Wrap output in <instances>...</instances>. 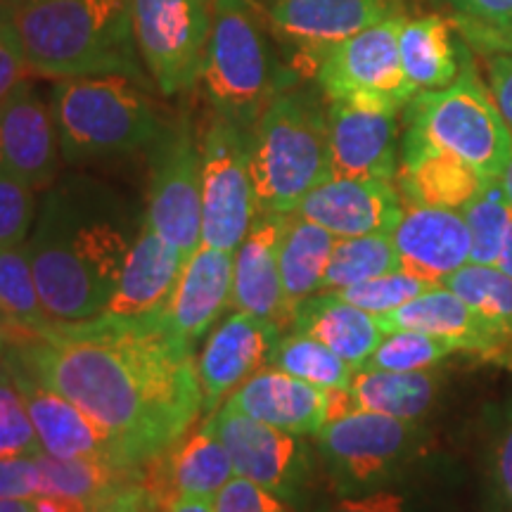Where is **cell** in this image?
Returning a JSON list of instances; mask_svg holds the SVG:
<instances>
[{
  "instance_id": "cell-46",
  "label": "cell",
  "mask_w": 512,
  "mask_h": 512,
  "mask_svg": "<svg viewBox=\"0 0 512 512\" xmlns=\"http://www.w3.org/2000/svg\"><path fill=\"white\" fill-rule=\"evenodd\" d=\"M36 456L0 458V501H34L41 496V467Z\"/></svg>"
},
{
  "instance_id": "cell-22",
  "label": "cell",
  "mask_w": 512,
  "mask_h": 512,
  "mask_svg": "<svg viewBox=\"0 0 512 512\" xmlns=\"http://www.w3.org/2000/svg\"><path fill=\"white\" fill-rule=\"evenodd\" d=\"M403 271L441 285L470 261V230L460 209L411 207L403 209L392 230Z\"/></svg>"
},
{
  "instance_id": "cell-27",
  "label": "cell",
  "mask_w": 512,
  "mask_h": 512,
  "mask_svg": "<svg viewBox=\"0 0 512 512\" xmlns=\"http://www.w3.org/2000/svg\"><path fill=\"white\" fill-rule=\"evenodd\" d=\"M401 200L406 207L463 209L482 190L486 178L475 166L451 152L403 138L401 169L396 174Z\"/></svg>"
},
{
  "instance_id": "cell-49",
  "label": "cell",
  "mask_w": 512,
  "mask_h": 512,
  "mask_svg": "<svg viewBox=\"0 0 512 512\" xmlns=\"http://www.w3.org/2000/svg\"><path fill=\"white\" fill-rule=\"evenodd\" d=\"M17 332H19L17 325L12 323V320L5 316L3 311H0V363H3L5 358H8L12 344H15Z\"/></svg>"
},
{
  "instance_id": "cell-51",
  "label": "cell",
  "mask_w": 512,
  "mask_h": 512,
  "mask_svg": "<svg viewBox=\"0 0 512 512\" xmlns=\"http://www.w3.org/2000/svg\"><path fill=\"white\" fill-rule=\"evenodd\" d=\"M169 512H214V508H211V501H202V498H178Z\"/></svg>"
},
{
  "instance_id": "cell-23",
  "label": "cell",
  "mask_w": 512,
  "mask_h": 512,
  "mask_svg": "<svg viewBox=\"0 0 512 512\" xmlns=\"http://www.w3.org/2000/svg\"><path fill=\"white\" fill-rule=\"evenodd\" d=\"M223 408L297 437H316L328 425V389L283 370L261 368L228 396Z\"/></svg>"
},
{
  "instance_id": "cell-34",
  "label": "cell",
  "mask_w": 512,
  "mask_h": 512,
  "mask_svg": "<svg viewBox=\"0 0 512 512\" xmlns=\"http://www.w3.org/2000/svg\"><path fill=\"white\" fill-rule=\"evenodd\" d=\"M399 264L392 233H373L361 238H337L320 292H339L363 280L392 273Z\"/></svg>"
},
{
  "instance_id": "cell-17",
  "label": "cell",
  "mask_w": 512,
  "mask_h": 512,
  "mask_svg": "<svg viewBox=\"0 0 512 512\" xmlns=\"http://www.w3.org/2000/svg\"><path fill=\"white\" fill-rule=\"evenodd\" d=\"M278 339L280 330L252 313L233 311V316L216 325L197 358L204 420L219 411L223 396L235 392L242 382L266 366Z\"/></svg>"
},
{
  "instance_id": "cell-3",
  "label": "cell",
  "mask_w": 512,
  "mask_h": 512,
  "mask_svg": "<svg viewBox=\"0 0 512 512\" xmlns=\"http://www.w3.org/2000/svg\"><path fill=\"white\" fill-rule=\"evenodd\" d=\"M29 72L50 79L128 76L145 83L133 36V0H5Z\"/></svg>"
},
{
  "instance_id": "cell-39",
  "label": "cell",
  "mask_w": 512,
  "mask_h": 512,
  "mask_svg": "<svg viewBox=\"0 0 512 512\" xmlns=\"http://www.w3.org/2000/svg\"><path fill=\"white\" fill-rule=\"evenodd\" d=\"M432 287L439 285H432L427 283V280L418 278V275L403 271V268H396L392 273L377 275V278L363 280V283L351 285L347 290L330 294H337L339 299L358 306V309L373 313V316H384V313L401 309L403 304H408L411 299L432 290Z\"/></svg>"
},
{
  "instance_id": "cell-15",
  "label": "cell",
  "mask_w": 512,
  "mask_h": 512,
  "mask_svg": "<svg viewBox=\"0 0 512 512\" xmlns=\"http://www.w3.org/2000/svg\"><path fill=\"white\" fill-rule=\"evenodd\" d=\"M396 110L354 100H330V169L335 178H382L399 174Z\"/></svg>"
},
{
  "instance_id": "cell-37",
  "label": "cell",
  "mask_w": 512,
  "mask_h": 512,
  "mask_svg": "<svg viewBox=\"0 0 512 512\" xmlns=\"http://www.w3.org/2000/svg\"><path fill=\"white\" fill-rule=\"evenodd\" d=\"M0 309L17 328L29 332H36L53 320L43 309L24 245L0 249Z\"/></svg>"
},
{
  "instance_id": "cell-32",
  "label": "cell",
  "mask_w": 512,
  "mask_h": 512,
  "mask_svg": "<svg viewBox=\"0 0 512 512\" xmlns=\"http://www.w3.org/2000/svg\"><path fill=\"white\" fill-rule=\"evenodd\" d=\"M399 48L403 72L418 91H437L458 79V55L446 19L427 15L403 22Z\"/></svg>"
},
{
  "instance_id": "cell-47",
  "label": "cell",
  "mask_w": 512,
  "mask_h": 512,
  "mask_svg": "<svg viewBox=\"0 0 512 512\" xmlns=\"http://www.w3.org/2000/svg\"><path fill=\"white\" fill-rule=\"evenodd\" d=\"M29 74V64L19 46V38L0 12V102L8 98Z\"/></svg>"
},
{
  "instance_id": "cell-8",
  "label": "cell",
  "mask_w": 512,
  "mask_h": 512,
  "mask_svg": "<svg viewBox=\"0 0 512 512\" xmlns=\"http://www.w3.org/2000/svg\"><path fill=\"white\" fill-rule=\"evenodd\" d=\"M316 441L337 496H363L406 484L425 456V432L415 422L358 408L328 422Z\"/></svg>"
},
{
  "instance_id": "cell-18",
  "label": "cell",
  "mask_w": 512,
  "mask_h": 512,
  "mask_svg": "<svg viewBox=\"0 0 512 512\" xmlns=\"http://www.w3.org/2000/svg\"><path fill=\"white\" fill-rule=\"evenodd\" d=\"M0 164L34 190H46L60 166V133L48 107L24 79L0 102Z\"/></svg>"
},
{
  "instance_id": "cell-25",
  "label": "cell",
  "mask_w": 512,
  "mask_h": 512,
  "mask_svg": "<svg viewBox=\"0 0 512 512\" xmlns=\"http://www.w3.org/2000/svg\"><path fill=\"white\" fill-rule=\"evenodd\" d=\"M377 323L384 335L396 330L425 332V335L446 339L458 351L475 354L482 361H491L496 366L501 363V344L494 330L444 285L432 287L403 304L401 309L377 316Z\"/></svg>"
},
{
  "instance_id": "cell-9",
  "label": "cell",
  "mask_w": 512,
  "mask_h": 512,
  "mask_svg": "<svg viewBox=\"0 0 512 512\" xmlns=\"http://www.w3.org/2000/svg\"><path fill=\"white\" fill-rule=\"evenodd\" d=\"M403 22V17L389 15L325 50L316 67L325 98L354 100L396 112L406 107L418 88L403 72L399 48Z\"/></svg>"
},
{
  "instance_id": "cell-7",
  "label": "cell",
  "mask_w": 512,
  "mask_h": 512,
  "mask_svg": "<svg viewBox=\"0 0 512 512\" xmlns=\"http://www.w3.org/2000/svg\"><path fill=\"white\" fill-rule=\"evenodd\" d=\"M403 138L451 152L475 166L484 178H501L512 159L510 128L467 55L451 86L415 93L408 102Z\"/></svg>"
},
{
  "instance_id": "cell-41",
  "label": "cell",
  "mask_w": 512,
  "mask_h": 512,
  "mask_svg": "<svg viewBox=\"0 0 512 512\" xmlns=\"http://www.w3.org/2000/svg\"><path fill=\"white\" fill-rule=\"evenodd\" d=\"M41 451V441H38L27 403L8 368L0 363V458L36 456Z\"/></svg>"
},
{
  "instance_id": "cell-29",
  "label": "cell",
  "mask_w": 512,
  "mask_h": 512,
  "mask_svg": "<svg viewBox=\"0 0 512 512\" xmlns=\"http://www.w3.org/2000/svg\"><path fill=\"white\" fill-rule=\"evenodd\" d=\"M41 467V496L67 498L100 512L121 489L143 477V465H124L112 460L74 458L62 460L38 453Z\"/></svg>"
},
{
  "instance_id": "cell-6",
  "label": "cell",
  "mask_w": 512,
  "mask_h": 512,
  "mask_svg": "<svg viewBox=\"0 0 512 512\" xmlns=\"http://www.w3.org/2000/svg\"><path fill=\"white\" fill-rule=\"evenodd\" d=\"M202 83L216 114L249 131L285 79L252 0H214Z\"/></svg>"
},
{
  "instance_id": "cell-35",
  "label": "cell",
  "mask_w": 512,
  "mask_h": 512,
  "mask_svg": "<svg viewBox=\"0 0 512 512\" xmlns=\"http://www.w3.org/2000/svg\"><path fill=\"white\" fill-rule=\"evenodd\" d=\"M266 366L316 384L320 389H347L356 373L335 351L302 332L280 337L268 354Z\"/></svg>"
},
{
  "instance_id": "cell-52",
  "label": "cell",
  "mask_w": 512,
  "mask_h": 512,
  "mask_svg": "<svg viewBox=\"0 0 512 512\" xmlns=\"http://www.w3.org/2000/svg\"><path fill=\"white\" fill-rule=\"evenodd\" d=\"M0 512H38L34 501H17V498H5L0 501Z\"/></svg>"
},
{
  "instance_id": "cell-2",
  "label": "cell",
  "mask_w": 512,
  "mask_h": 512,
  "mask_svg": "<svg viewBox=\"0 0 512 512\" xmlns=\"http://www.w3.org/2000/svg\"><path fill=\"white\" fill-rule=\"evenodd\" d=\"M136 235L112 214L55 195L27 252L43 309L53 320H83L105 311Z\"/></svg>"
},
{
  "instance_id": "cell-24",
  "label": "cell",
  "mask_w": 512,
  "mask_h": 512,
  "mask_svg": "<svg viewBox=\"0 0 512 512\" xmlns=\"http://www.w3.org/2000/svg\"><path fill=\"white\" fill-rule=\"evenodd\" d=\"M233 264L235 252L200 245L178 275L164 318L169 328L192 347L214 328L221 313L230 309Z\"/></svg>"
},
{
  "instance_id": "cell-33",
  "label": "cell",
  "mask_w": 512,
  "mask_h": 512,
  "mask_svg": "<svg viewBox=\"0 0 512 512\" xmlns=\"http://www.w3.org/2000/svg\"><path fill=\"white\" fill-rule=\"evenodd\" d=\"M458 294L494 330L501 344V363L512 368V278L496 266L465 264L441 283Z\"/></svg>"
},
{
  "instance_id": "cell-21",
  "label": "cell",
  "mask_w": 512,
  "mask_h": 512,
  "mask_svg": "<svg viewBox=\"0 0 512 512\" xmlns=\"http://www.w3.org/2000/svg\"><path fill=\"white\" fill-rule=\"evenodd\" d=\"M396 15L392 0H273L268 22L304 55L323 53L337 43Z\"/></svg>"
},
{
  "instance_id": "cell-4",
  "label": "cell",
  "mask_w": 512,
  "mask_h": 512,
  "mask_svg": "<svg viewBox=\"0 0 512 512\" xmlns=\"http://www.w3.org/2000/svg\"><path fill=\"white\" fill-rule=\"evenodd\" d=\"M249 171L259 211L292 214L332 178L328 110L306 93H280L249 128Z\"/></svg>"
},
{
  "instance_id": "cell-50",
  "label": "cell",
  "mask_w": 512,
  "mask_h": 512,
  "mask_svg": "<svg viewBox=\"0 0 512 512\" xmlns=\"http://www.w3.org/2000/svg\"><path fill=\"white\" fill-rule=\"evenodd\" d=\"M496 268L512 278V219H510L508 230H505V240H503L501 254H498Z\"/></svg>"
},
{
  "instance_id": "cell-45",
  "label": "cell",
  "mask_w": 512,
  "mask_h": 512,
  "mask_svg": "<svg viewBox=\"0 0 512 512\" xmlns=\"http://www.w3.org/2000/svg\"><path fill=\"white\" fill-rule=\"evenodd\" d=\"M214 512H292L290 503L252 479L235 475L211 501Z\"/></svg>"
},
{
  "instance_id": "cell-20",
  "label": "cell",
  "mask_w": 512,
  "mask_h": 512,
  "mask_svg": "<svg viewBox=\"0 0 512 512\" xmlns=\"http://www.w3.org/2000/svg\"><path fill=\"white\" fill-rule=\"evenodd\" d=\"M143 477L159 501L171 508L178 498L214 501L235 477V467L209 420H204V425L190 430L178 444L143 463Z\"/></svg>"
},
{
  "instance_id": "cell-16",
  "label": "cell",
  "mask_w": 512,
  "mask_h": 512,
  "mask_svg": "<svg viewBox=\"0 0 512 512\" xmlns=\"http://www.w3.org/2000/svg\"><path fill=\"white\" fill-rule=\"evenodd\" d=\"M406 204L399 188L382 178H328L299 202L294 214L318 223L335 238L392 233Z\"/></svg>"
},
{
  "instance_id": "cell-36",
  "label": "cell",
  "mask_w": 512,
  "mask_h": 512,
  "mask_svg": "<svg viewBox=\"0 0 512 512\" xmlns=\"http://www.w3.org/2000/svg\"><path fill=\"white\" fill-rule=\"evenodd\" d=\"M460 211L470 230V261L479 266H496L512 219V202L501 178H486L482 190Z\"/></svg>"
},
{
  "instance_id": "cell-26",
  "label": "cell",
  "mask_w": 512,
  "mask_h": 512,
  "mask_svg": "<svg viewBox=\"0 0 512 512\" xmlns=\"http://www.w3.org/2000/svg\"><path fill=\"white\" fill-rule=\"evenodd\" d=\"M185 259L147 223L140 226L121 268L117 290L105 311L119 318H143L166 309Z\"/></svg>"
},
{
  "instance_id": "cell-28",
  "label": "cell",
  "mask_w": 512,
  "mask_h": 512,
  "mask_svg": "<svg viewBox=\"0 0 512 512\" xmlns=\"http://www.w3.org/2000/svg\"><path fill=\"white\" fill-rule=\"evenodd\" d=\"M292 328L294 332L323 342L354 370L366 366L384 337L377 316L330 292H320L306 299L294 313Z\"/></svg>"
},
{
  "instance_id": "cell-30",
  "label": "cell",
  "mask_w": 512,
  "mask_h": 512,
  "mask_svg": "<svg viewBox=\"0 0 512 512\" xmlns=\"http://www.w3.org/2000/svg\"><path fill=\"white\" fill-rule=\"evenodd\" d=\"M441 389V377L434 370L392 373V370H356L349 382V394L358 411L389 415L418 422L432 411Z\"/></svg>"
},
{
  "instance_id": "cell-38",
  "label": "cell",
  "mask_w": 512,
  "mask_h": 512,
  "mask_svg": "<svg viewBox=\"0 0 512 512\" xmlns=\"http://www.w3.org/2000/svg\"><path fill=\"white\" fill-rule=\"evenodd\" d=\"M456 347L441 337L425 332L396 330L382 337L380 347L373 351L366 366L370 370H392V373H415L439 366L446 356L456 354ZM361 370V368H358Z\"/></svg>"
},
{
  "instance_id": "cell-14",
  "label": "cell",
  "mask_w": 512,
  "mask_h": 512,
  "mask_svg": "<svg viewBox=\"0 0 512 512\" xmlns=\"http://www.w3.org/2000/svg\"><path fill=\"white\" fill-rule=\"evenodd\" d=\"M3 366L8 368L19 394L27 403L43 453L62 460L91 458L131 465L121 453L117 439L105 427H100L91 415L83 413L74 401L38 382L12 358H5Z\"/></svg>"
},
{
  "instance_id": "cell-42",
  "label": "cell",
  "mask_w": 512,
  "mask_h": 512,
  "mask_svg": "<svg viewBox=\"0 0 512 512\" xmlns=\"http://www.w3.org/2000/svg\"><path fill=\"white\" fill-rule=\"evenodd\" d=\"M318 512H456L451 503L399 484L363 496H337Z\"/></svg>"
},
{
  "instance_id": "cell-44",
  "label": "cell",
  "mask_w": 512,
  "mask_h": 512,
  "mask_svg": "<svg viewBox=\"0 0 512 512\" xmlns=\"http://www.w3.org/2000/svg\"><path fill=\"white\" fill-rule=\"evenodd\" d=\"M34 188L0 164V249L24 245L34 221Z\"/></svg>"
},
{
  "instance_id": "cell-54",
  "label": "cell",
  "mask_w": 512,
  "mask_h": 512,
  "mask_svg": "<svg viewBox=\"0 0 512 512\" xmlns=\"http://www.w3.org/2000/svg\"><path fill=\"white\" fill-rule=\"evenodd\" d=\"M0 311H3V309H0Z\"/></svg>"
},
{
  "instance_id": "cell-10",
  "label": "cell",
  "mask_w": 512,
  "mask_h": 512,
  "mask_svg": "<svg viewBox=\"0 0 512 512\" xmlns=\"http://www.w3.org/2000/svg\"><path fill=\"white\" fill-rule=\"evenodd\" d=\"M202 145V245L235 252L259 214L249 171V131L216 114Z\"/></svg>"
},
{
  "instance_id": "cell-19",
  "label": "cell",
  "mask_w": 512,
  "mask_h": 512,
  "mask_svg": "<svg viewBox=\"0 0 512 512\" xmlns=\"http://www.w3.org/2000/svg\"><path fill=\"white\" fill-rule=\"evenodd\" d=\"M290 214L259 211L247 238L235 249L230 309L268 320L278 330L292 325L280 278V240Z\"/></svg>"
},
{
  "instance_id": "cell-53",
  "label": "cell",
  "mask_w": 512,
  "mask_h": 512,
  "mask_svg": "<svg viewBox=\"0 0 512 512\" xmlns=\"http://www.w3.org/2000/svg\"><path fill=\"white\" fill-rule=\"evenodd\" d=\"M501 181H503V188H505V192H508V197L512 202V159L508 162V166H505V171L501 174Z\"/></svg>"
},
{
  "instance_id": "cell-11",
  "label": "cell",
  "mask_w": 512,
  "mask_h": 512,
  "mask_svg": "<svg viewBox=\"0 0 512 512\" xmlns=\"http://www.w3.org/2000/svg\"><path fill=\"white\" fill-rule=\"evenodd\" d=\"M145 223L185 261L202 245V145L188 119L155 140Z\"/></svg>"
},
{
  "instance_id": "cell-48",
  "label": "cell",
  "mask_w": 512,
  "mask_h": 512,
  "mask_svg": "<svg viewBox=\"0 0 512 512\" xmlns=\"http://www.w3.org/2000/svg\"><path fill=\"white\" fill-rule=\"evenodd\" d=\"M489 76H491V93H494V102L498 112L503 114L505 124H508L512 133V55H496L489 62Z\"/></svg>"
},
{
  "instance_id": "cell-1",
  "label": "cell",
  "mask_w": 512,
  "mask_h": 512,
  "mask_svg": "<svg viewBox=\"0 0 512 512\" xmlns=\"http://www.w3.org/2000/svg\"><path fill=\"white\" fill-rule=\"evenodd\" d=\"M8 358L105 427L131 465L157 458L202 418L195 351L164 311L50 320L19 332Z\"/></svg>"
},
{
  "instance_id": "cell-12",
  "label": "cell",
  "mask_w": 512,
  "mask_h": 512,
  "mask_svg": "<svg viewBox=\"0 0 512 512\" xmlns=\"http://www.w3.org/2000/svg\"><path fill=\"white\" fill-rule=\"evenodd\" d=\"M209 34L207 0H133V36L140 60L164 95L197 86Z\"/></svg>"
},
{
  "instance_id": "cell-43",
  "label": "cell",
  "mask_w": 512,
  "mask_h": 512,
  "mask_svg": "<svg viewBox=\"0 0 512 512\" xmlns=\"http://www.w3.org/2000/svg\"><path fill=\"white\" fill-rule=\"evenodd\" d=\"M470 41L491 50H512V0H453Z\"/></svg>"
},
{
  "instance_id": "cell-40",
  "label": "cell",
  "mask_w": 512,
  "mask_h": 512,
  "mask_svg": "<svg viewBox=\"0 0 512 512\" xmlns=\"http://www.w3.org/2000/svg\"><path fill=\"white\" fill-rule=\"evenodd\" d=\"M482 512H512V401L486 446Z\"/></svg>"
},
{
  "instance_id": "cell-31",
  "label": "cell",
  "mask_w": 512,
  "mask_h": 512,
  "mask_svg": "<svg viewBox=\"0 0 512 512\" xmlns=\"http://www.w3.org/2000/svg\"><path fill=\"white\" fill-rule=\"evenodd\" d=\"M337 238L306 221L299 214L287 216L283 240H280V278H283L287 311L294 320L299 306L323 290V278Z\"/></svg>"
},
{
  "instance_id": "cell-13",
  "label": "cell",
  "mask_w": 512,
  "mask_h": 512,
  "mask_svg": "<svg viewBox=\"0 0 512 512\" xmlns=\"http://www.w3.org/2000/svg\"><path fill=\"white\" fill-rule=\"evenodd\" d=\"M209 425L226 446L235 475L252 479L285 503L302 501L311 475L309 448L297 434L275 430L247 415L219 408Z\"/></svg>"
},
{
  "instance_id": "cell-5",
  "label": "cell",
  "mask_w": 512,
  "mask_h": 512,
  "mask_svg": "<svg viewBox=\"0 0 512 512\" xmlns=\"http://www.w3.org/2000/svg\"><path fill=\"white\" fill-rule=\"evenodd\" d=\"M53 114L69 162L128 155L164 131L140 83L117 74L62 79L53 93Z\"/></svg>"
}]
</instances>
